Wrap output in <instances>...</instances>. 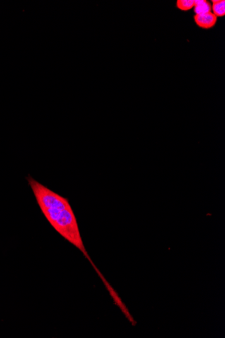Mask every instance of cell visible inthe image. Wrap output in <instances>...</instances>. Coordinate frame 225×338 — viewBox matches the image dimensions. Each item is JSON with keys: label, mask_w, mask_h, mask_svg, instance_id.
I'll list each match as a JSON object with an SVG mask.
<instances>
[{"label": "cell", "mask_w": 225, "mask_h": 338, "mask_svg": "<svg viewBox=\"0 0 225 338\" xmlns=\"http://www.w3.org/2000/svg\"><path fill=\"white\" fill-rule=\"evenodd\" d=\"M27 180L38 205L49 224L67 241L78 248L94 267L84 245L76 217L68 199L58 195L30 176L27 177Z\"/></svg>", "instance_id": "obj_1"}, {"label": "cell", "mask_w": 225, "mask_h": 338, "mask_svg": "<svg viewBox=\"0 0 225 338\" xmlns=\"http://www.w3.org/2000/svg\"><path fill=\"white\" fill-rule=\"evenodd\" d=\"M194 20L199 27L203 29H210L216 25L217 17L212 13L202 15H195Z\"/></svg>", "instance_id": "obj_2"}, {"label": "cell", "mask_w": 225, "mask_h": 338, "mask_svg": "<svg viewBox=\"0 0 225 338\" xmlns=\"http://www.w3.org/2000/svg\"><path fill=\"white\" fill-rule=\"evenodd\" d=\"M194 10L195 15L212 13V5L205 0H195L194 1Z\"/></svg>", "instance_id": "obj_3"}, {"label": "cell", "mask_w": 225, "mask_h": 338, "mask_svg": "<svg viewBox=\"0 0 225 338\" xmlns=\"http://www.w3.org/2000/svg\"><path fill=\"white\" fill-rule=\"evenodd\" d=\"M212 13L216 17H223L225 15V1L224 0L212 1Z\"/></svg>", "instance_id": "obj_4"}, {"label": "cell", "mask_w": 225, "mask_h": 338, "mask_svg": "<svg viewBox=\"0 0 225 338\" xmlns=\"http://www.w3.org/2000/svg\"><path fill=\"white\" fill-rule=\"evenodd\" d=\"M176 6L178 9L182 11H188L194 7L193 0H178L177 1Z\"/></svg>", "instance_id": "obj_5"}]
</instances>
